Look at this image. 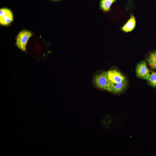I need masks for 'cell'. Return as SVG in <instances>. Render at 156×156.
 Returning a JSON list of instances; mask_svg holds the SVG:
<instances>
[{"label": "cell", "mask_w": 156, "mask_h": 156, "mask_svg": "<svg viewBox=\"0 0 156 156\" xmlns=\"http://www.w3.org/2000/svg\"><path fill=\"white\" fill-rule=\"evenodd\" d=\"M94 83L98 88L110 92L111 82L108 78L107 71L96 75L94 78Z\"/></svg>", "instance_id": "6da1fadb"}, {"label": "cell", "mask_w": 156, "mask_h": 156, "mask_svg": "<svg viewBox=\"0 0 156 156\" xmlns=\"http://www.w3.org/2000/svg\"><path fill=\"white\" fill-rule=\"evenodd\" d=\"M31 35V32L27 30L22 31L18 35L16 44L22 51L26 50L27 42Z\"/></svg>", "instance_id": "7a4b0ae2"}, {"label": "cell", "mask_w": 156, "mask_h": 156, "mask_svg": "<svg viewBox=\"0 0 156 156\" xmlns=\"http://www.w3.org/2000/svg\"><path fill=\"white\" fill-rule=\"evenodd\" d=\"M136 74L139 78L147 80L150 74L146 62L142 61L138 63L135 69Z\"/></svg>", "instance_id": "3957f363"}, {"label": "cell", "mask_w": 156, "mask_h": 156, "mask_svg": "<svg viewBox=\"0 0 156 156\" xmlns=\"http://www.w3.org/2000/svg\"><path fill=\"white\" fill-rule=\"evenodd\" d=\"M13 20V14L9 9L4 8L0 9V24L3 25H8Z\"/></svg>", "instance_id": "277c9868"}, {"label": "cell", "mask_w": 156, "mask_h": 156, "mask_svg": "<svg viewBox=\"0 0 156 156\" xmlns=\"http://www.w3.org/2000/svg\"><path fill=\"white\" fill-rule=\"evenodd\" d=\"M109 79L112 83L121 82L126 79L124 76L118 71L113 69L107 71Z\"/></svg>", "instance_id": "5b68a950"}, {"label": "cell", "mask_w": 156, "mask_h": 156, "mask_svg": "<svg viewBox=\"0 0 156 156\" xmlns=\"http://www.w3.org/2000/svg\"><path fill=\"white\" fill-rule=\"evenodd\" d=\"M127 85V81L126 79L119 83H113L111 82L110 92L116 94L121 93L125 90Z\"/></svg>", "instance_id": "8992f818"}, {"label": "cell", "mask_w": 156, "mask_h": 156, "mask_svg": "<svg viewBox=\"0 0 156 156\" xmlns=\"http://www.w3.org/2000/svg\"><path fill=\"white\" fill-rule=\"evenodd\" d=\"M136 24L135 18L134 16L131 15L127 23L122 27V30L128 32L131 31L135 27Z\"/></svg>", "instance_id": "52a82bcc"}, {"label": "cell", "mask_w": 156, "mask_h": 156, "mask_svg": "<svg viewBox=\"0 0 156 156\" xmlns=\"http://www.w3.org/2000/svg\"><path fill=\"white\" fill-rule=\"evenodd\" d=\"M147 60L152 68L156 69V51L151 53L147 58Z\"/></svg>", "instance_id": "ba28073f"}, {"label": "cell", "mask_w": 156, "mask_h": 156, "mask_svg": "<svg viewBox=\"0 0 156 156\" xmlns=\"http://www.w3.org/2000/svg\"><path fill=\"white\" fill-rule=\"evenodd\" d=\"M116 0H101L100 2L101 8L105 11H108L110 9L112 4Z\"/></svg>", "instance_id": "9c48e42d"}, {"label": "cell", "mask_w": 156, "mask_h": 156, "mask_svg": "<svg viewBox=\"0 0 156 156\" xmlns=\"http://www.w3.org/2000/svg\"><path fill=\"white\" fill-rule=\"evenodd\" d=\"M147 80L151 86L156 88V72H151L149 78Z\"/></svg>", "instance_id": "30bf717a"}]
</instances>
